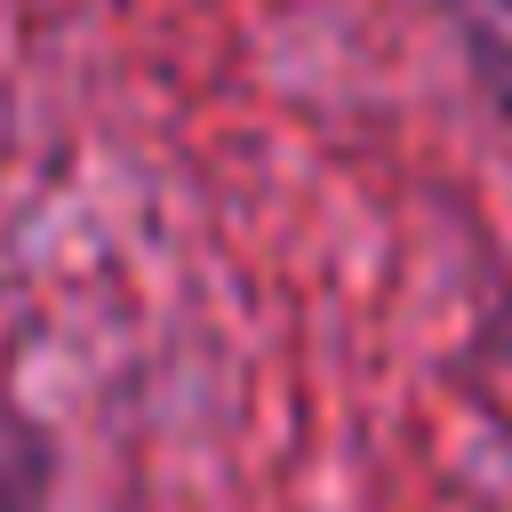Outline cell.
<instances>
[{"mask_svg":"<svg viewBox=\"0 0 512 512\" xmlns=\"http://www.w3.org/2000/svg\"><path fill=\"white\" fill-rule=\"evenodd\" d=\"M448 24H456L472 80L512 112V0H448Z\"/></svg>","mask_w":512,"mask_h":512,"instance_id":"6da1fadb","label":"cell"}]
</instances>
